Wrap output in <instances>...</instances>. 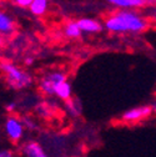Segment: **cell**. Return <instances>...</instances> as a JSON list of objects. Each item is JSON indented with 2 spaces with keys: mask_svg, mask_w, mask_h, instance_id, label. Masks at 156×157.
<instances>
[{
  "mask_svg": "<svg viewBox=\"0 0 156 157\" xmlns=\"http://www.w3.org/2000/svg\"><path fill=\"white\" fill-rule=\"evenodd\" d=\"M21 155L26 157H45L46 152L37 141H26L21 147Z\"/></svg>",
  "mask_w": 156,
  "mask_h": 157,
  "instance_id": "obj_7",
  "label": "cell"
},
{
  "mask_svg": "<svg viewBox=\"0 0 156 157\" xmlns=\"http://www.w3.org/2000/svg\"><path fill=\"white\" fill-rule=\"evenodd\" d=\"M77 23H79L83 33H86V34H97L103 31V29L105 28L104 24H101L99 20L92 17H81L77 20Z\"/></svg>",
  "mask_w": 156,
  "mask_h": 157,
  "instance_id": "obj_6",
  "label": "cell"
},
{
  "mask_svg": "<svg viewBox=\"0 0 156 157\" xmlns=\"http://www.w3.org/2000/svg\"><path fill=\"white\" fill-rule=\"evenodd\" d=\"M2 70L5 76L6 86L13 91H20L28 89L34 82L33 75L29 71L19 67L14 63L4 61L2 64Z\"/></svg>",
  "mask_w": 156,
  "mask_h": 157,
  "instance_id": "obj_2",
  "label": "cell"
},
{
  "mask_svg": "<svg viewBox=\"0 0 156 157\" xmlns=\"http://www.w3.org/2000/svg\"><path fill=\"white\" fill-rule=\"evenodd\" d=\"M16 24L15 20L5 11L0 14V34L3 36H9L15 33Z\"/></svg>",
  "mask_w": 156,
  "mask_h": 157,
  "instance_id": "obj_8",
  "label": "cell"
},
{
  "mask_svg": "<svg viewBox=\"0 0 156 157\" xmlns=\"http://www.w3.org/2000/svg\"><path fill=\"white\" fill-rule=\"evenodd\" d=\"M14 152L10 148H2L0 150V157H13Z\"/></svg>",
  "mask_w": 156,
  "mask_h": 157,
  "instance_id": "obj_18",
  "label": "cell"
},
{
  "mask_svg": "<svg viewBox=\"0 0 156 157\" xmlns=\"http://www.w3.org/2000/svg\"><path fill=\"white\" fill-rule=\"evenodd\" d=\"M49 5V0H33L31 5L29 6V11L35 16H43Z\"/></svg>",
  "mask_w": 156,
  "mask_h": 157,
  "instance_id": "obj_12",
  "label": "cell"
},
{
  "mask_svg": "<svg viewBox=\"0 0 156 157\" xmlns=\"http://www.w3.org/2000/svg\"><path fill=\"white\" fill-rule=\"evenodd\" d=\"M83 34V30L77 21H69L64 26V35L70 39H77Z\"/></svg>",
  "mask_w": 156,
  "mask_h": 157,
  "instance_id": "obj_11",
  "label": "cell"
},
{
  "mask_svg": "<svg viewBox=\"0 0 156 157\" xmlns=\"http://www.w3.org/2000/svg\"><path fill=\"white\" fill-rule=\"evenodd\" d=\"M21 120H23L24 126H25L26 130H29V131H35V130L37 128V122L33 119V117H30V116H24V117H21Z\"/></svg>",
  "mask_w": 156,
  "mask_h": 157,
  "instance_id": "obj_15",
  "label": "cell"
},
{
  "mask_svg": "<svg viewBox=\"0 0 156 157\" xmlns=\"http://www.w3.org/2000/svg\"><path fill=\"white\" fill-rule=\"evenodd\" d=\"M25 126L24 122L20 117H18L15 115H9L5 121H4V132L6 139L13 142V144H18L20 142V140L24 136V131H25Z\"/></svg>",
  "mask_w": 156,
  "mask_h": 157,
  "instance_id": "obj_4",
  "label": "cell"
},
{
  "mask_svg": "<svg viewBox=\"0 0 156 157\" xmlns=\"http://www.w3.org/2000/svg\"><path fill=\"white\" fill-rule=\"evenodd\" d=\"M155 23H156V20H155Z\"/></svg>",
  "mask_w": 156,
  "mask_h": 157,
  "instance_id": "obj_22",
  "label": "cell"
},
{
  "mask_svg": "<svg viewBox=\"0 0 156 157\" xmlns=\"http://www.w3.org/2000/svg\"><path fill=\"white\" fill-rule=\"evenodd\" d=\"M66 102H68V104H66V110H68V112H69L71 116L76 117L77 115H80L81 109H80L79 102H77V101H72L71 99H70L69 101H66Z\"/></svg>",
  "mask_w": 156,
  "mask_h": 157,
  "instance_id": "obj_13",
  "label": "cell"
},
{
  "mask_svg": "<svg viewBox=\"0 0 156 157\" xmlns=\"http://www.w3.org/2000/svg\"><path fill=\"white\" fill-rule=\"evenodd\" d=\"M13 2L18 6H20V8H28L29 9V6L33 3V0H13Z\"/></svg>",
  "mask_w": 156,
  "mask_h": 157,
  "instance_id": "obj_16",
  "label": "cell"
},
{
  "mask_svg": "<svg viewBox=\"0 0 156 157\" xmlns=\"http://www.w3.org/2000/svg\"><path fill=\"white\" fill-rule=\"evenodd\" d=\"M24 64H25L26 66H31V65L34 64V59H33L31 56H28V57H25V60H24Z\"/></svg>",
  "mask_w": 156,
  "mask_h": 157,
  "instance_id": "obj_19",
  "label": "cell"
},
{
  "mask_svg": "<svg viewBox=\"0 0 156 157\" xmlns=\"http://www.w3.org/2000/svg\"><path fill=\"white\" fill-rule=\"evenodd\" d=\"M55 96L57 97V99H60L63 101H69L71 99V96H72V87H71V84L65 80L63 81L59 86L56 87L55 90Z\"/></svg>",
  "mask_w": 156,
  "mask_h": 157,
  "instance_id": "obj_10",
  "label": "cell"
},
{
  "mask_svg": "<svg viewBox=\"0 0 156 157\" xmlns=\"http://www.w3.org/2000/svg\"><path fill=\"white\" fill-rule=\"evenodd\" d=\"M147 3H156V0H146Z\"/></svg>",
  "mask_w": 156,
  "mask_h": 157,
  "instance_id": "obj_21",
  "label": "cell"
},
{
  "mask_svg": "<svg viewBox=\"0 0 156 157\" xmlns=\"http://www.w3.org/2000/svg\"><path fill=\"white\" fill-rule=\"evenodd\" d=\"M106 2L118 9H141L147 4L146 0H106Z\"/></svg>",
  "mask_w": 156,
  "mask_h": 157,
  "instance_id": "obj_9",
  "label": "cell"
},
{
  "mask_svg": "<svg viewBox=\"0 0 156 157\" xmlns=\"http://www.w3.org/2000/svg\"><path fill=\"white\" fill-rule=\"evenodd\" d=\"M65 80H68V76L65 72L59 71V70L50 71V72H46L40 80H39L37 89L44 95L53 96V95H55L56 87Z\"/></svg>",
  "mask_w": 156,
  "mask_h": 157,
  "instance_id": "obj_3",
  "label": "cell"
},
{
  "mask_svg": "<svg viewBox=\"0 0 156 157\" xmlns=\"http://www.w3.org/2000/svg\"><path fill=\"white\" fill-rule=\"evenodd\" d=\"M154 113V109L150 105H142L138 107H132L127 111H125L121 116V120L124 122H139L147 117H150Z\"/></svg>",
  "mask_w": 156,
  "mask_h": 157,
  "instance_id": "obj_5",
  "label": "cell"
},
{
  "mask_svg": "<svg viewBox=\"0 0 156 157\" xmlns=\"http://www.w3.org/2000/svg\"><path fill=\"white\" fill-rule=\"evenodd\" d=\"M16 107H18V104L14 102V101H11V102H8V104L5 105V111H6L8 113H13V112L16 110Z\"/></svg>",
  "mask_w": 156,
  "mask_h": 157,
  "instance_id": "obj_17",
  "label": "cell"
},
{
  "mask_svg": "<svg viewBox=\"0 0 156 157\" xmlns=\"http://www.w3.org/2000/svg\"><path fill=\"white\" fill-rule=\"evenodd\" d=\"M36 113L39 115V117H41V119H48V117L51 116L53 113V110L50 109L49 105L46 104H41L36 107Z\"/></svg>",
  "mask_w": 156,
  "mask_h": 157,
  "instance_id": "obj_14",
  "label": "cell"
},
{
  "mask_svg": "<svg viewBox=\"0 0 156 157\" xmlns=\"http://www.w3.org/2000/svg\"><path fill=\"white\" fill-rule=\"evenodd\" d=\"M152 109H154V113H156V101L152 104Z\"/></svg>",
  "mask_w": 156,
  "mask_h": 157,
  "instance_id": "obj_20",
  "label": "cell"
},
{
  "mask_svg": "<svg viewBox=\"0 0 156 157\" xmlns=\"http://www.w3.org/2000/svg\"><path fill=\"white\" fill-rule=\"evenodd\" d=\"M104 26L114 34H140L147 30L149 21L135 10L120 9L105 17Z\"/></svg>",
  "mask_w": 156,
  "mask_h": 157,
  "instance_id": "obj_1",
  "label": "cell"
}]
</instances>
